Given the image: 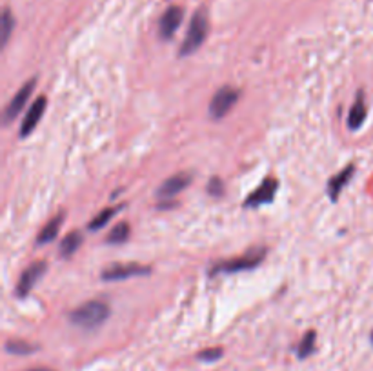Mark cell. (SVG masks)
I'll use <instances>...</instances> for the list:
<instances>
[{
    "instance_id": "obj_1",
    "label": "cell",
    "mask_w": 373,
    "mask_h": 371,
    "mask_svg": "<svg viewBox=\"0 0 373 371\" xmlns=\"http://www.w3.org/2000/svg\"><path fill=\"white\" fill-rule=\"evenodd\" d=\"M111 308L102 301H90L70 313V321L82 330H95L110 319Z\"/></svg>"
},
{
    "instance_id": "obj_5",
    "label": "cell",
    "mask_w": 373,
    "mask_h": 371,
    "mask_svg": "<svg viewBox=\"0 0 373 371\" xmlns=\"http://www.w3.org/2000/svg\"><path fill=\"white\" fill-rule=\"evenodd\" d=\"M150 268L142 266V264H113V266L106 268L101 273L102 281L115 282V281H126L132 277H144L150 275Z\"/></svg>"
},
{
    "instance_id": "obj_12",
    "label": "cell",
    "mask_w": 373,
    "mask_h": 371,
    "mask_svg": "<svg viewBox=\"0 0 373 371\" xmlns=\"http://www.w3.org/2000/svg\"><path fill=\"white\" fill-rule=\"evenodd\" d=\"M353 171H355V166L350 164V166H346L341 173H337V175L330 179L328 195H330V199H332V202H337L339 195L343 193V190L348 186L350 179L353 177Z\"/></svg>"
},
{
    "instance_id": "obj_24",
    "label": "cell",
    "mask_w": 373,
    "mask_h": 371,
    "mask_svg": "<svg viewBox=\"0 0 373 371\" xmlns=\"http://www.w3.org/2000/svg\"><path fill=\"white\" fill-rule=\"evenodd\" d=\"M370 341H372V344H373V331H372V335H370Z\"/></svg>"
},
{
    "instance_id": "obj_15",
    "label": "cell",
    "mask_w": 373,
    "mask_h": 371,
    "mask_svg": "<svg viewBox=\"0 0 373 371\" xmlns=\"http://www.w3.org/2000/svg\"><path fill=\"white\" fill-rule=\"evenodd\" d=\"M82 242H84V235H82L81 231H71V233H68V235L62 239L61 248H59L62 259H68V257H71L73 253H77L79 248L82 246Z\"/></svg>"
},
{
    "instance_id": "obj_6",
    "label": "cell",
    "mask_w": 373,
    "mask_h": 371,
    "mask_svg": "<svg viewBox=\"0 0 373 371\" xmlns=\"http://www.w3.org/2000/svg\"><path fill=\"white\" fill-rule=\"evenodd\" d=\"M182 19H184V10L181 6H172L164 11V15L159 21V35L162 41H172L177 30L181 28Z\"/></svg>"
},
{
    "instance_id": "obj_20",
    "label": "cell",
    "mask_w": 373,
    "mask_h": 371,
    "mask_svg": "<svg viewBox=\"0 0 373 371\" xmlns=\"http://www.w3.org/2000/svg\"><path fill=\"white\" fill-rule=\"evenodd\" d=\"M13 28H15V19L11 15V11L6 8V10L2 11V42H4V44L10 41Z\"/></svg>"
},
{
    "instance_id": "obj_10",
    "label": "cell",
    "mask_w": 373,
    "mask_h": 371,
    "mask_svg": "<svg viewBox=\"0 0 373 371\" xmlns=\"http://www.w3.org/2000/svg\"><path fill=\"white\" fill-rule=\"evenodd\" d=\"M35 84H37L35 79H31V81H28L24 86H22L21 90L17 91L15 97L11 99V102L8 104V108H6L4 122H11L17 115H19V113H21L22 108L26 106V102L30 101V97L33 95V91H35Z\"/></svg>"
},
{
    "instance_id": "obj_3",
    "label": "cell",
    "mask_w": 373,
    "mask_h": 371,
    "mask_svg": "<svg viewBox=\"0 0 373 371\" xmlns=\"http://www.w3.org/2000/svg\"><path fill=\"white\" fill-rule=\"evenodd\" d=\"M264 257H266V250L264 248H253V250H250L242 257L230 259V261L213 266L210 270V275H219V273L222 275V273H237V271L253 270V268H257L264 261Z\"/></svg>"
},
{
    "instance_id": "obj_16",
    "label": "cell",
    "mask_w": 373,
    "mask_h": 371,
    "mask_svg": "<svg viewBox=\"0 0 373 371\" xmlns=\"http://www.w3.org/2000/svg\"><path fill=\"white\" fill-rule=\"evenodd\" d=\"M130 233H132L130 224H128V222H119V224L108 233L106 242L111 244V246H115V244H124V242H128V239H130Z\"/></svg>"
},
{
    "instance_id": "obj_11",
    "label": "cell",
    "mask_w": 373,
    "mask_h": 371,
    "mask_svg": "<svg viewBox=\"0 0 373 371\" xmlns=\"http://www.w3.org/2000/svg\"><path fill=\"white\" fill-rule=\"evenodd\" d=\"M46 108H48V101L46 97H39L33 104L30 106V111L26 113L24 121H22L21 126V137H28L35 131L37 124L41 122L42 115H44Z\"/></svg>"
},
{
    "instance_id": "obj_4",
    "label": "cell",
    "mask_w": 373,
    "mask_h": 371,
    "mask_svg": "<svg viewBox=\"0 0 373 371\" xmlns=\"http://www.w3.org/2000/svg\"><path fill=\"white\" fill-rule=\"evenodd\" d=\"M239 97H241V91L237 88H232V86H222L221 90L213 95L212 102H210V117L212 119H224V117L230 113L233 106L239 102Z\"/></svg>"
},
{
    "instance_id": "obj_17",
    "label": "cell",
    "mask_w": 373,
    "mask_h": 371,
    "mask_svg": "<svg viewBox=\"0 0 373 371\" xmlns=\"http://www.w3.org/2000/svg\"><path fill=\"white\" fill-rule=\"evenodd\" d=\"M315 339H317L315 331H308L306 335L301 339V342H299V346H297L299 359H306V357L312 355L313 350H315Z\"/></svg>"
},
{
    "instance_id": "obj_8",
    "label": "cell",
    "mask_w": 373,
    "mask_h": 371,
    "mask_svg": "<svg viewBox=\"0 0 373 371\" xmlns=\"http://www.w3.org/2000/svg\"><path fill=\"white\" fill-rule=\"evenodd\" d=\"M48 270V264L42 261L33 262L30 268H26L24 273L19 279V284H17V297H28L33 291L35 284L41 281V277L44 275V271Z\"/></svg>"
},
{
    "instance_id": "obj_13",
    "label": "cell",
    "mask_w": 373,
    "mask_h": 371,
    "mask_svg": "<svg viewBox=\"0 0 373 371\" xmlns=\"http://www.w3.org/2000/svg\"><path fill=\"white\" fill-rule=\"evenodd\" d=\"M366 113H368V108H366V99H364L363 91H359L357 99L353 102V106L350 108L348 113V128L350 130H359L361 126L366 121Z\"/></svg>"
},
{
    "instance_id": "obj_18",
    "label": "cell",
    "mask_w": 373,
    "mask_h": 371,
    "mask_svg": "<svg viewBox=\"0 0 373 371\" xmlns=\"http://www.w3.org/2000/svg\"><path fill=\"white\" fill-rule=\"evenodd\" d=\"M121 210H122V206H117V208H108V210L101 211V213H99V215H97L95 219L90 222V230L91 231L102 230V228L106 226L108 222H110L111 217L115 215V213H119Z\"/></svg>"
},
{
    "instance_id": "obj_19",
    "label": "cell",
    "mask_w": 373,
    "mask_h": 371,
    "mask_svg": "<svg viewBox=\"0 0 373 371\" xmlns=\"http://www.w3.org/2000/svg\"><path fill=\"white\" fill-rule=\"evenodd\" d=\"M6 351L15 353V355H30V353L37 351V346H31L30 342L24 341H10L6 344Z\"/></svg>"
},
{
    "instance_id": "obj_2",
    "label": "cell",
    "mask_w": 373,
    "mask_h": 371,
    "mask_svg": "<svg viewBox=\"0 0 373 371\" xmlns=\"http://www.w3.org/2000/svg\"><path fill=\"white\" fill-rule=\"evenodd\" d=\"M208 33H210V17H208V11L201 8V10L193 13L188 33L184 37V41H182L181 50H179L181 57L193 55L206 42Z\"/></svg>"
},
{
    "instance_id": "obj_14",
    "label": "cell",
    "mask_w": 373,
    "mask_h": 371,
    "mask_svg": "<svg viewBox=\"0 0 373 371\" xmlns=\"http://www.w3.org/2000/svg\"><path fill=\"white\" fill-rule=\"evenodd\" d=\"M62 224H64V213H57L48 224L41 230L39 237H37V244H48V242L55 241L59 231H61Z\"/></svg>"
},
{
    "instance_id": "obj_22",
    "label": "cell",
    "mask_w": 373,
    "mask_h": 371,
    "mask_svg": "<svg viewBox=\"0 0 373 371\" xmlns=\"http://www.w3.org/2000/svg\"><path fill=\"white\" fill-rule=\"evenodd\" d=\"M221 357H222L221 348H213V350H206L199 353V359H201V361H217Z\"/></svg>"
},
{
    "instance_id": "obj_21",
    "label": "cell",
    "mask_w": 373,
    "mask_h": 371,
    "mask_svg": "<svg viewBox=\"0 0 373 371\" xmlns=\"http://www.w3.org/2000/svg\"><path fill=\"white\" fill-rule=\"evenodd\" d=\"M208 193L212 197H222L224 195V182L219 177H213L212 181L208 182Z\"/></svg>"
},
{
    "instance_id": "obj_9",
    "label": "cell",
    "mask_w": 373,
    "mask_h": 371,
    "mask_svg": "<svg viewBox=\"0 0 373 371\" xmlns=\"http://www.w3.org/2000/svg\"><path fill=\"white\" fill-rule=\"evenodd\" d=\"M193 177L190 175V173H177V175L170 177L168 181H164L161 184V188L157 190V197L162 201H170V199H173V197H177L179 193H182V191L186 190L188 186L192 184Z\"/></svg>"
},
{
    "instance_id": "obj_23",
    "label": "cell",
    "mask_w": 373,
    "mask_h": 371,
    "mask_svg": "<svg viewBox=\"0 0 373 371\" xmlns=\"http://www.w3.org/2000/svg\"><path fill=\"white\" fill-rule=\"evenodd\" d=\"M30 371H53V370H50V368H35V370H30Z\"/></svg>"
},
{
    "instance_id": "obj_7",
    "label": "cell",
    "mask_w": 373,
    "mask_h": 371,
    "mask_svg": "<svg viewBox=\"0 0 373 371\" xmlns=\"http://www.w3.org/2000/svg\"><path fill=\"white\" fill-rule=\"evenodd\" d=\"M277 190H279V181H275V179H264V181L261 182V186H259L257 190L253 191L252 195L246 197V201H244V206H246V208L266 206V204L273 202Z\"/></svg>"
}]
</instances>
